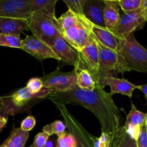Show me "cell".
Returning a JSON list of instances; mask_svg holds the SVG:
<instances>
[{
  "label": "cell",
  "instance_id": "6da1fadb",
  "mask_svg": "<svg viewBox=\"0 0 147 147\" xmlns=\"http://www.w3.org/2000/svg\"><path fill=\"white\" fill-rule=\"evenodd\" d=\"M54 103H75L91 111L99 121L102 132L116 138L121 128L122 116L111 94L107 93L99 83L93 90L76 88L64 93H51L47 97Z\"/></svg>",
  "mask_w": 147,
  "mask_h": 147
},
{
  "label": "cell",
  "instance_id": "7a4b0ae2",
  "mask_svg": "<svg viewBox=\"0 0 147 147\" xmlns=\"http://www.w3.org/2000/svg\"><path fill=\"white\" fill-rule=\"evenodd\" d=\"M51 93H53L52 90L43 88L40 93L34 94L25 86L1 97L0 109L8 116L22 113H30L34 104L47 98Z\"/></svg>",
  "mask_w": 147,
  "mask_h": 147
},
{
  "label": "cell",
  "instance_id": "3957f363",
  "mask_svg": "<svg viewBox=\"0 0 147 147\" xmlns=\"http://www.w3.org/2000/svg\"><path fill=\"white\" fill-rule=\"evenodd\" d=\"M118 52L127 71L147 73V50L137 41L134 34L122 39Z\"/></svg>",
  "mask_w": 147,
  "mask_h": 147
},
{
  "label": "cell",
  "instance_id": "277c9868",
  "mask_svg": "<svg viewBox=\"0 0 147 147\" xmlns=\"http://www.w3.org/2000/svg\"><path fill=\"white\" fill-rule=\"evenodd\" d=\"M29 30L50 47L57 37L63 35L57 17L40 12H33L29 19Z\"/></svg>",
  "mask_w": 147,
  "mask_h": 147
},
{
  "label": "cell",
  "instance_id": "5b68a950",
  "mask_svg": "<svg viewBox=\"0 0 147 147\" xmlns=\"http://www.w3.org/2000/svg\"><path fill=\"white\" fill-rule=\"evenodd\" d=\"M78 52L79 55V67L77 70H88L93 76L96 83L101 86L102 77L99 69L98 47L97 40L93 34L85 47Z\"/></svg>",
  "mask_w": 147,
  "mask_h": 147
},
{
  "label": "cell",
  "instance_id": "8992f818",
  "mask_svg": "<svg viewBox=\"0 0 147 147\" xmlns=\"http://www.w3.org/2000/svg\"><path fill=\"white\" fill-rule=\"evenodd\" d=\"M61 113L69 132L75 136L77 142V147H95L94 143L96 138L87 131L81 123L70 113L65 105L55 103Z\"/></svg>",
  "mask_w": 147,
  "mask_h": 147
},
{
  "label": "cell",
  "instance_id": "52a82bcc",
  "mask_svg": "<svg viewBox=\"0 0 147 147\" xmlns=\"http://www.w3.org/2000/svg\"><path fill=\"white\" fill-rule=\"evenodd\" d=\"M97 43L99 51V69L102 80L108 76H113V71L121 73L128 72L119 52L107 48L98 40Z\"/></svg>",
  "mask_w": 147,
  "mask_h": 147
},
{
  "label": "cell",
  "instance_id": "ba28073f",
  "mask_svg": "<svg viewBox=\"0 0 147 147\" xmlns=\"http://www.w3.org/2000/svg\"><path fill=\"white\" fill-rule=\"evenodd\" d=\"M43 87L50 89L53 93H64L73 90L77 86V74L73 70L68 73L60 72L56 70L53 73L41 78Z\"/></svg>",
  "mask_w": 147,
  "mask_h": 147
},
{
  "label": "cell",
  "instance_id": "9c48e42d",
  "mask_svg": "<svg viewBox=\"0 0 147 147\" xmlns=\"http://www.w3.org/2000/svg\"><path fill=\"white\" fill-rule=\"evenodd\" d=\"M32 0H0V17L29 20L32 14Z\"/></svg>",
  "mask_w": 147,
  "mask_h": 147
},
{
  "label": "cell",
  "instance_id": "30bf717a",
  "mask_svg": "<svg viewBox=\"0 0 147 147\" xmlns=\"http://www.w3.org/2000/svg\"><path fill=\"white\" fill-rule=\"evenodd\" d=\"M21 49L39 60L51 58L60 61L52 47L33 34L26 36L25 38L23 39Z\"/></svg>",
  "mask_w": 147,
  "mask_h": 147
},
{
  "label": "cell",
  "instance_id": "8fae6325",
  "mask_svg": "<svg viewBox=\"0 0 147 147\" xmlns=\"http://www.w3.org/2000/svg\"><path fill=\"white\" fill-rule=\"evenodd\" d=\"M147 22L142 9L133 11L123 13L121 17L116 34L121 38L127 37L136 30L142 28Z\"/></svg>",
  "mask_w": 147,
  "mask_h": 147
},
{
  "label": "cell",
  "instance_id": "7c38bea8",
  "mask_svg": "<svg viewBox=\"0 0 147 147\" xmlns=\"http://www.w3.org/2000/svg\"><path fill=\"white\" fill-rule=\"evenodd\" d=\"M52 49L60 59V62L74 67V70L79 67L78 52L73 48L63 36L57 37L51 45Z\"/></svg>",
  "mask_w": 147,
  "mask_h": 147
},
{
  "label": "cell",
  "instance_id": "4fadbf2b",
  "mask_svg": "<svg viewBox=\"0 0 147 147\" xmlns=\"http://www.w3.org/2000/svg\"><path fill=\"white\" fill-rule=\"evenodd\" d=\"M146 123V113L138 110L134 103H131V109L126 116V122L123 129L129 136L137 141L141 133L142 126Z\"/></svg>",
  "mask_w": 147,
  "mask_h": 147
},
{
  "label": "cell",
  "instance_id": "5bb4252c",
  "mask_svg": "<svg viewBox=\"0 0 147 147\" xmlns=\"http://www.w3.org/2000/svg\"><path fill=\"white\" fill-rule=\"evenodd\" d=\"M110 86V93L111 96L116 93H120L121 95L128 96L130 98H131L133 96L134 90L139 89V86L131 83L126 79L119 78L114 76H108L102 80V87L104 88L105 86Z\"/></svg>",
  "mask_w": 147,
  "mask_h": 147
},
{
  "label": "cell",
  "instance_id": "9a60e30c",
  "mask_svg": "<svg viewBox=\"0 0 147 147\" xmlns=\"http://www.w3.org/2000/svg\"><path fill=\"white\" fill-rule=\"evenodd\" d=\"M104 8V0H86L83 7V15L95 25L106 27L103 16Z\"/></svg>",
  "mask_w": 147,
  "mask_h": 147
},
{
  "label": "cell",
  "instance_id": "2e32d148",
  "mask_svg": "<svg viewBox=\"0 0 147 147\" xmlns=\"http://www.w3.org/2000/svg\"><path fill=\"white\" fill-rule=\"evenodd\" d=\"M92 34L103 46L111 50L119 51L122 38L116 35L114 32L110 31L106 27H100L93 24L92 27Z\"/></svg>",
  "mask_w": 147,
  "mask_h": 147
},
{
  "label": "cell",
  "instance_id": "e0dca14e",
  "mask_svg": "<svg viewBox=\"0 0 147 147\" xmlns=\"http://www.w3.org/2000/svg\"><path fill=\"white\" fill-rule=\"evenodd\" d=\"M105 8L103 11L106 27L116 34L120 22V5L118 0H104Z\"/></svg>",
  "mask_w": 147,
  "mask_h": 147
},
{
  "label": "cell",
  "instance_id": "ac0fdd59",
  "mask_svg": "<svg viewBox=\"0 0 147 147\" xmlns=\"http://www.w3.org/2000/svg\"><path fill=\"white\" fill-rule=\"evenodd\" d=\"M24 30H29V20L0 17L1 33L20 35Z\"/></svg>",
  "mask_w": 147,
  "mask_h": 147
},
{
  "label": "cell",
  "instance_id": "d6986e66",
  "mask_svg": "<svg viewBox=\"0 0 147 147\" xmlns=\"http://www.w3.org/2000/svg\"><path fill=\"white\" fill-rule=\"evenodd\" d=\"M28 138L29 132L24 131L20 128H13L9 136L0 147H24Z\"/></svg>",
  "mask_w": 147,
  "mask_h": 147
},
{
  "label": "cell",
  "instance_id": "ffe728a7",
  "mask_svg": "<svg viewBox=\"0 0 147 147\" xmlns=\"http://www.w3.org/2000/svg\"><path fill=\"white\" fill-rule=\"evenodd\" d=\"M76 73L77 74V86L79 88L86 90H93L96 88V80L88 70L83 69L77 70Z\"/></svg>",
  "mask_w": 147,
  "mask_h": 147
},
{
  "label": "cell",
  "instance_id": "44dd1931",
  "mask_svg": "<svg viewBox=\"0 0 147 147\" xmlns=\"http://www.w3.org/2000/svg\"><path fill=\"white\" fill-rule=\"evenodd\" d=\"M57 0H32V12H40L55 16V5Z\"/></svg>",
  "mask_w": 147,
  "mask_h": 147
},
{
  "label": "cell",
  "instance_id": "7402d4cb",
  "mask_svg": "<svg viewBox=\"0 0 147 147\" xmlns=\"http://www.w3.org/2000/svg\"><path fill=\"white\" fill-rule=\"evenodd\" d=\"M57 20L63 32L71 27H74L77 24L78 15L68 9L65 13L62 14Z\"/></svg>",
  "mask_w": 147,
  "mask_h": 147
},
{
  "label": "cell",
  "instance_id": "603a6c76",
  "mask_svg": "<svg viewBox=\"0 0 147 147\" xmlns=\"http://www.w3.org/2000/svg\"><path fill=\"white\" fill-rule=\"evenodd\" d=\"M22 41L19 34H4L0 32V46L21 49Z\"/></svg>",
  "mask_w": 147,
  "mask_h": 147
},
{
  "label": "cell",
  "instance_id": "cb8c5ba5",
  "mask_svg": "<svg viewBox=\"0 0 147 147\" xmlns=\"http://www.w3.org/2000/svg\"><path fill=\"white\" fill-rule=\"evenodd\" d=\"M66 125L64 122L61 121L60 120L55 121L52 122L50 124L45 125L43 127L42 131L45 133L47 134L50 136L52 135L55 134L57 136H59L61 134L65 132Z\"/></svg>",
  "mask_w": 147,
  "mask_h": 147
},
{
  "label": "cell",
  "instance_id": "d4e9b609",
  "mask_svg": "<svg viewBox=\"0 0 147 147\" xmlns=\"http://www.w3.org/2000/svg\"><path fill=\"white\" fill-rule=\"evenodd\" d=\"M115 139L117 141L119 147H137L136 141L126 133L123 126H121Z\"/></svg>",
  "mask_w": 147,
  "mask_h": 147
},
{
  "label": "cell",
  "instance_id": "484cf974",
  "mask_svg": "<svg viewBox=\"0 0 147 147\" xmlns=\"http://www.w3.org/2000/svg\"><path fill=\"white\" fill-rule=\"evenodd\" d=\"M56 147H77V142L70 132H64L57 136Z\"/></svg>",
  "mask_w": 147,
  "mask_h": 147
},
{
  "label": "cell",
  "instance_id": "4316f807",
  "mask_svg": "<svg viewBox=\"0 0 147 147\" xmlns=\"http://www.w3.org/2000/svg\"><path fill=\"white\" fill-rule=\"evenodd\" d=\"M119 2L121 9L126 13L141 8L143 0H119Z\"/></svg>",
  "mask_w": 147,
  "mask_h": 147
},
{
  "label": "cell",
  "instance_id": "83f0119b",
  "mask_svg": "<svg viewBox=\"0 0 147 147\" xmlns=\"http://www.w3.org/2000/svg\"><path fill=\"white\" fill-rule=\"evenodd\" d=\"M68 9L77 15H83V7L86 0H64Z\"/></svg>",
  "mask_w": 147,
  "mask_h": 147
},
{
  "label": "cell",
  "instance_id": "f1b7e54d",
  "mask_svg": "<svg viewBox=\"0 0 147 147\" xmlns=\"http://www.w3.org/2000/svg\"><path fill=\"white\" fill-rule=\"evenodd\" d=\"M114 137L109 134L102 132L100 137L96 138L94 143L95 147H111Z\"/></svg>",
  "mask_w": 147,
  "mask_h": 147
},
{
  "label": "cell",
  "instance_id": "f546056e",
  "mask_svg": "<svg viewBox=\"0 0 147 147\" xmlns=\"http://www.w3.org/2000/svg\"><path fill=\"white\" fill-rule=\"evenodd\" d=\"M26 87L34 94H37L43 89V83L41 78H32L28 80Z\"/></svg>",
  "mask_w": 147,
  "mask_h": 147
},
{
  "label": "cell",
  "instance_id": "4dcf8cb0",
  "mask_svg": "<svg viewBox=\"0 0 147 147\" xmlns=\"http://www.w3.org/2000/svg\"><path fill=\"white\" fill-rule=\"evenodd\" d=\"M49 136L45 132H40L34 136V142L30 147H45L47 141L49 140Z\"/></svg>",
  "mask_w": 147,
  "mask_h": 147
},
{
  "label": "cell",
  "instance_id": "1f68e13d",
  "mask_svg": "<svg viewBox=\"0 0 147 147\" xmlns=\"http://www.w3.org/2000/svg\"><path fill=\"white\" fill-rule=\"evenodd\" d=\"M36 124V119L35 118L33 117L32 116H28L25 119H23L22 121L20 124V129L24 131L29 132L31 131L33 128L34 127Z\"/></svg>",
  "mask_w": 147,
  "mask_h": 147
},
{
  "label": "cell",
  "instance_id": "d6a6232c",
  "mask_svg": "<svg viewBox=\"0 0 147 147\" xmlns=\"http://www.w3.org/2000/svg\"><path fill=\"white\" fill-rule=\"evenodd\" d=\"M137 147H147V126L146 123L142 126L141 133L138 138Z\"/></svg>",
  "mask_w": 147,
  "mask_h": 147
},
{
  "label": "cell",
  "instance_id": "836d02e7",
  "mask_svg": "<svg viewBox=\"0 0 147 147\" xmlns=\"http://www.w3.org/2000/svg\"><path fill=\"white\" fill-rule=\"evenodd\" d=\"M8 115L2 111L0 109V131L3 129V128L6 126L8 121Z\"/></svg>",
  "mask_w": 147,
  "mask_h": 147
},
{
  "label": "cell",
  "instance_id": "e575fe53",
  "mask_svg": "<svg viewBox=\"0 0 147 147\" xmlns=\"http://www.w3.org/2000/svg\"><path fill=\"white\" fill-rule=\"evenodd\" d=\"M141 9H142L145 19L147 20V0H143V3H142Z\"/></svg>",
  "mask_w": 147,
  "mask_h": 147
},
{
  "label": "cell",
  "instance_id": "d590c367",
  "mask_svg": "<svg viewBox=\"0 0 147 147\" xmlns=\"http://www.w3.org/2000/svg\"><path fill=\"white\" fill-rule=\"evenodd\" d=\"M139 90H142V91L143 92V93L144 94L145 98H146V99L147 100V84L142 85V86H139Z\"/></svg>",
  "mask_w": 147,
  "mask_h": 147
},
{
  "label": "cell",
  "instance_id": "8d00e7d4",
  "mask_svg": "<svg viewBox=\"0 0 147 147\" xmlns=\"http://www.w3.org/2000/svg\"><path fill=\"white\" fill-rule=\"evenodd\" d=\"M45 147H56V146H55L54 142H53V140H52V141L48 140V141H47V144H46Z\"/></svg>",
  "mask_w": 147,
  "mask_h": 147
},
{
  "label": "cell",
  "instance_id": "74e56055",
  "mask_svg": "<svg viewBox=\"0 0 147 147\" xmlns=\"http://www.w3.org/2000/svg\"><path fill=\"white\" fill-rule=\"evenodd\" d=\"M111 147H119V146H118L117 141H116V139H114V141H113V144H112V146H111Z\"/></svg>",
  "mask_w": 147,
  "mask_h": 147
},
{
  "label": "cell",
  "instance_id": "f35d334b",
  "mask_svg": "<svg viewBox=\"0 0 147 147\" xmlns=\"http://www.w3.org/2000/svg\"><path fill=\"white\" fill-rule=\"evenodd\" d=\"M146 126H147V113H146Z\"/></svg>",
  "mask_w": 147,
  "mask_h": 147
},
{
  "label": "cell",
  "instance_id": "ab89813d",
  "mask_svg": "<svg viewBox=\"0 0 147 147\" xmlns=\"http://www.w3.org/2000/svg\"><path fill=\"white\" fill-rule=\"evenodd\" d=\"M1 97H0V105H1Z\"/></svg>",
  "mask_w": 147,
  "mask_h": 147
}]
</instances>
